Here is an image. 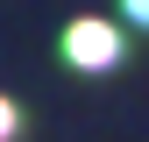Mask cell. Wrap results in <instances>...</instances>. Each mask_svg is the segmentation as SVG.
Wrapping results in <instances>:
<instances>
[{
	"label": "cell",
	"mask_w": 149,
	"mask_h": 142,
	"mask_svg": "<svg viewBox=\"0 0 149 142\" xmlns=\"http://www.w3.org/2000/svg\"><path fill=\"white\" fill-rule=\"evenodd\" d=\"M64 50H71V64H85V71H100V64H114V29L107 22H71L64 29Z\"/></svg>",
	"instance_id": "1"
},
{
	"label": "cell",
	"mask_w": 149,
	"mask_h": 142,
	"mask_svg": "<svg viewBox=\"0 0 149 142\" xmlns=\"http://www.w3.org/2000/svg\"><path fill=\"white\" fill-rule=\"evenodd\" d=\"M7 135H14V106L0 100V142H7Z\"/></svg>",
	"instance_id": "2"
},
{
	"label": "cell",
	"mask_w": 149,
	"mask_h": 142,
	"mask_svg": "<svg viewBox=\"0 0 149 142\" xmlns=\"http://www.w3.org/2000/svg\"><path fill=\"white\" fill-rule=\"evenodd\" d=\"M128 7H135V14H142V22H149V0H128Z\"/></svg>",
	"instance_id": "3"
}]
</instances>
